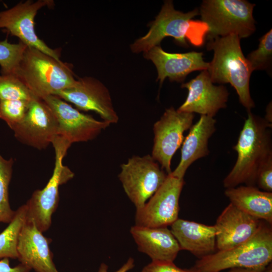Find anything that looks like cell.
Instances as JSON below:
<instances>
[{"label": "cell", "instance_id": "cb8c5ba5", "mask_svg": "<svg viewBox=\"0 0 272 272\" xmlns=\"http://www.w3.org/2000/svg\"><path fill=\"white\" fill-rule=\"evenodd\" d=\"M14 160L6 159L0 154V223L9 224L15 214L9 198V186L11 182Z\"/></svg>", "mask_w": 272, "mask_h": 272}, {"label": "cell", "instance_id": "83f0119b", "mask_svg": "<svg viewBox=\"0 0 272 272\" xmlns=\"http://www.w3.org/2000/svg\"><path fill=\"white\" fill-rule=\"evenodd\" d=\"M258 48L247 56L252 72L266 69L271 61L272 31L269 30L259 39Z\"/></svg>", "mask_w": 272, "mask_h": 272}, {"label": "cell", "instance_id": "4fadbf2b", "mask_svg": "<svg viewBox=\"0 0 272 272\" xmlns=\"http://www.w3.org/2000/svg\"><path fill=\"white\" fill-rule=\"evenodd\" d=\"M54 95L73 104L78 110L96 112L109 124L116 123L118 121L108 89L95 78H80L73 86Z\"/></svg>", "mask_w": 272, "mask_h": 272}, {"label": "cell", "instance_id": "277c9868", "mask_svg": "<svg viewBox=\"0 0 272 272\" xmlns=\"http://www.w3.org/2000/svg\"><path fill=\"white\" fill-rule=\"evenodd\" d=\"M271 260V225L261 221L257 231L248 240L199 258L192 269L195 272H220L234 268L264 269Z\"/></svg>", "mask_w": 272, "mask_h": 272}, {"label": "cell", "instance_id": "603a6c76", "mask_svg": "<svg viewBox=\"0 0 272 272\" xmlns=\"http://www.w3.org/2000/svg\"><path fill=\"white\" fill-rule=\"evenodd\" d=\"M27 219L26 204L15 211L13 219L8 226L0 233V259H17V245L21 229Z\"/></svg>", "mask_w": 272, "mask_h": 272}, {"label": "cell", "instance_id": "9a60e30c", "mask_svg": "<svg viewBox=\"0 0 272 272\" xmlns=\"http://www.w3.org/2000/svg\"><path fill=\"white\" fill-rule=\"evenodd\" d=\"M181 88H186L188 94L178 111L197 113L214 117L219 110L227 106L229 93L223 85H214L207 70L202 71L195 78Z\"/></svg>", "mask_w": 272, "mask_h": 272}, {"label": "cell", "instance_id": "3957f363", "mask_svg": "<svg viewBox=\"0 0 272 272\" xmlns=\"http://www.w3.org/2000/svg\"><path fill=\"white\" fill-rule=\"evenodd\" d=\"M240 39L230 35L209 40L207 48L214 51V56L207 71L213 84H230L241 104L249 111L255 107L249 89L252 72L243 53Z\"/></svg>", "mask_w": 272, "mask_h": 272}, {"label": "cell", "instance_id": "1f68e13d", "mask_svg": "<svg viewBox=\"0 0 272 272\" xmlns=\"http://www.w3.org/2000/svg\"><path fill=\"white\" fill-rule=\"evenodd\" d=\"M134 266V259L130 257L120 268L114 272H127L132 269ZM108 269V266L105 263H102L100 264L97 272H109Z\"/></svg>", "mask_w": 272, "mask_h": 272}, {"label": "cell", "instance_id": "9c48e42d", "mask_svg": "<svg viewBox=\"0 0 272 272\" xmlns=\"http://www.w3.org/2000/svg\"><path fill=\"white\" fill-rule=\"evenodd\" d=\"M194 117L193 113L180 112L171 107L154 124L151 156L167 174L172 172V158L183 142L184 132L192 125Z\"/></svg>", "mask_w": 272, "mask_h": 272}, {"label": "cell", "instance_id": "4316f807", "mask_svg": "<svg viewBox=\"0 0 272 272\" xmlns=\"http://www.w3.org/2000/svg\"><path fill=\"white\" fill-rule=\"evenodd\" d=\"M31 101L0 100V118L13 130L24 118Z\"/></svg>", "mask_w": 272, "mask_h": 272}, {"label": "cell", "instance_id": "5bb4252c", "mask_svg": "<svg viewBox=\"0 0 272 272\" xmlns=\"http://www.w3.org/2000/svg\"><path fill=\"white\" fill-rule=\"evenodd\" d=\"M13 130L21 143L42 150L52 144L57 137L58 123L45 102L36 97L30 101L22 121Z\"/></svg>", "mask_w": 272, "mask_h": 272}, {"label": "cell", "instance_id": "4dcf8cb0", "mask_svg": "<svg viewBox=\"0 0 272 272\" xmlns=\"http://www.w3.org/2000/svg\"><path fill=\"white\" fill-rule=\"evenodd\" d=\"M31 269L20 263L14 267H11L8 258L0 259V272H30Z\"/></svg>", "mask_w": 272, "mask_h": 272}, {"label": "cell", "instance_id": "ba28073f", "mask_svg": "<svg viewBox=\"0 0 272 272\" xmlns=\"http://www.w3.org/2000/svg\"><path fill=\"white\" fill-rule=\"evenodd\" d=\"M167 174L150 155L134 156L121 165L123 188L136 209L142 208L165 181Z\"/></svg>", "mask_w": 272, "mask_h": 272}, {"label": "cell", "instance_id": "d6986e66", "mask_svg": "<svg viewBox=\"0 0 272 272\" xmlns=\"http://www.w3.org/2000/svg\"><path fill=\"white\" fill-rule=\"evenodd\" d=\"M130 233L138 250L154 261L173 262L181 250L167 227L152 228L134 225Z\"/></svg>", "mask_w": 272, "mask_h": 272}, {"label": "cell", "instance_id": "7a4b0ae2", "mask_svg": "<svg viewBox=\"0 0 272 272\" xmlns=\"http://www.w3.org/2000/svg\"><path fill=\"white\" fill-rule=\"evenodd\" d=\"M197 9L183 13L174 9L172 1H165L155 20L150 24L148 32L137 39L131 45L132 52H146L169 36L183 45L201 46L209 31L207 24L193 18L199 15Z\"/></svg>", "mask_w": 272, "mask_h": 272}, {"label": "cell", "instance_id": "2e32d148", "mask_svg": "<svg viewBox=\"0 0 272 272\" xmlns=\"http://www.w3.org/2000/svg\"><path fill=\"white\" fill-rule=\"evenodd\" d=\"M143 54L155 64L158 73L157 81L160 85L166 78L170 81L183 82L190 73L207 70L209 67V62L203 60L202 52L170 53L157 45Z\"/></svg>", "mask_w": 272, "mask_h": 272}, {"label": "cell", "instance_id": "836d02e7", "mask_svg": "<svg viewBox=\"0 0 272 272\" xmlns=\"http://www.w3.org/2000/svg\"><path fill=\"white\" fill-rule=\"evenodd\" d=\"M191 270H192V272H195V271H194V270H193L192 269H191Z\"/></svg>", "mask_w": 272, "mask_h": 272}, {"label": "cell", "instance_id": "52a82bcc", "mask_svg": "<svg viewBox=\"0 0 272 272\" xmlns=\"http://www.w3.org/2000/svg\"><path fill=\"white\" fill-rule=\"evenodd\" d=\"M55 152V163L51 178L42 189H37L27 201V220L32 221L41 232L51 225L52 216L59 200V187L74 176V173L62 163L71 145L56 137L52 143Z\"/></svg>", "mask_w": 272, "mask_h": 272}, {"label": "cell", "instance_id": "30bf717a", "mask_svg": "<svg viewBox=\"0 0 272 272\" xmlns=\"http://www.w3.org/2000/svg\"><path fill=\"white\" fill-rule=\"evenodd\" d=\"M184 179L170 174L158 190L141 208L136 209L135 225L167 227L178 219L179 200Z\"/></svg>", "mask_w": 272, "mask_h": 272}, {"label": "cell", "instance_id": "f1b7e54d", "mask_svg": "<svg viewBox=\"0 0 272 272\" xmlns=\"http://www.w3.org/2000/svg\"><path fill=\"white\" fill-rule=\"evenodd\" d=\"M256 184L263 191L271 192L272 159L259 169L256 177Z\"/></svg>", "mask_w": 272, "mask_h": 272}, {"label": "cell", "instance_id": "6da1fadb", "mask_svg": "<svg viewBox=\"0 0 272 272\" xmlns=\"http://www.w3.org/2000/svg\"><path fill=\"white\" fill-rule=\"evenodd\" d=\"M271 124L264 119L248 111L237 144L233 149L237 159L233 168L225 177V188L237 187L240 184L254 186L259 169L272 159Z\"/></svg>", "mask_w": 272, "mask_h": 272}, {"label": "cell", "instance_id": "8992f818", "mask_svg": "<svg viewBox=\"0 0 272 272\" xmlns=\"http://www.w3.org/2000/svg\"><path fill=\"white\" fill-rule=\"evenodd\" d=\"M255 4L245 0H205L199 11L201 21L209 31L207 38L235 35L240 39L250 36L255 31L253 16Z\"/></svg>", "mask_w": 272, "mask_h": 272}, {"label": "cell", "instance_id": "e0dca14e", "mask_svg": "<svg viewBox=\"0 0 272 272\" xmlns=\"http://www.w3.org/2000/svg\"><path fill=\"white\" fill-rule=\"evenodd\" d=\"M261 222L230 203L215 225L218 250H228L246 241L257 231Z\"/></svg>", "mask_w": 272, "mask_h": 272}, {"label": "cell", "instance_id": "484cf974", "mask_svg": "<svg viewBox=\"0 0 272 272\" xmlns=\"http://www.w3.org/2000/svg\"><path fill=\"white\" fill-rule=\"evenodd\" d=\"M34 98L36 97L17 75H0V100L31 101Z\"/></svg>", "mask_w": 272, "mask_h": 272}, {"label": "cell", "instance_id": "5b68a950", "mask_svg": "<svg viewBox=\"0 0 272 272\" xmlns=\"http://www.w3.org/2000/svg\"><path fill=\"white\" fill-rule=\"evenodd\" d=\"M16 75L35 97L40 99L73 86L77 80L71 64L28 46Z\"/></svg>", "mask_w": 272, "mask_h": 272}, {"label": "cell", "instance_id": "7c38bea8", "mask_svg": "<svg viewBox=\"0 0 272 272\" xmlns=\"http://www.w3.org/2000/svg\"><path fill=\"white\" fill-rule=\"evenodd\" d=\"M42 99L57 119V136L70 145L92 140L110 124L80 112L56 95H50Z\"/></svg>", "mask_w": 272, "mask_h": 272}, {"label": "cell", "instance_id": "f546056e", "mask_svg": "<svg viewBox=\"0 0 272 272\" xmlns=\"http://www.w3.org/2000/svg\"><path fill=\"white\" fill-rule=\"evenodd\" d=\"M141 272H192L177 266L173 262L154 261L144 267Z\"/></svg>", "mask_w": 272, "mask_h": 272}, {"label": "cell", "instance_id": "8fae6325", "mask_svg": "<svg viewBox=\"0 0 272 272\" xmlns=\"http://www.w3.org/2000/svg\"><path fill=\"white\" fill-rule=\"evenodd\" d=\"M53 1L27 0L20 2L11 9L0 11V29H3L28 47L36 48L60 61L58 50L49 47L37 35L35 18L38 11L45 6H51Z\"/></svg>", "mask_w": 272, "mask_h": 272}, {"label": "cell", "instance_id": "7402d4cb", "mask_svg": "<svg viewBox=\"0 0 272 272\" xmlns=\"http://www.w3.org/2000/svg\"><path fill=\"white\" fill-rule=\"evenodd\" d=\"M225 194L240 210L272 225V192L246 185L227 188Z\"/></svg>", "mask_w": 272, "mask_h": 272}, {"label": "cell", "instance_id": "44dd1931", "mask_svg": "<svg viewBox=\"0 0 272 272\" xmlns=\"http://www.w3.org/2000/svg\"><path fill=\"white\" fill-rule=\"evenodd\" d=\"M216 123L214 117L201 115L199 120L191 126L182 143L180 162L171 175L183 178L192 163L209 154L208 141L216 130Z\"/></svg>", "mask_w": 272, "mask_h": 272}, {"label": "cell", "instance_id": "d6a6232c", "mask_svg": "<svg viewBox=\"0 0 272 272\" xmlns=\"http://www.w3.org/2000/svg\"><path fill=\"white\" fill-rule=\"evenodd\" d=\"M228 272H272V268L270 264L264 269L234 268L230 269Z\"/></svg>", "mask_w": 272, "mask_h": 272}, {"label": "cell", "instance_id": "ffe728a7", "mask_svg": "<svg viewBox=\"0 0 272 272\" xmlns=\"http://www.w3.org/2000/svg\"><path fill=\"white\" fill-rule=\"evenodd\" d=\"M170 230L180 249L189 251L199 259L215 252V225L209 226L178 219L171 225Z\"/></svg>", "mask_w": 272, "mask_h": 272}, {"label": "cell", "instance_id": "ac0fdd59", "mask_svg": "<svg viewBox=\"0 0 272 272\" xmlns=\"http://www.w3.org/2000/svg\"><path fill=\"white\" fill-rule=\"evenodd\" d=\"M51 241L32 221L27 219L18 239L17 259L36 272H59L49 247Z\"/></svg>", "mask_w": 272, "mask_h": 272}, {"label": "cell", "instance_id": "d4e9b609", "mask_svg": "<svg viewBox=\"0 0 272 272\" xmlns=\"http://www.w3.org/2000/svg\"><path fill=\"white\" fill-rule=\"evenodd\" d=\"M27 46L21 41L11 43L8 39L0 41L1 75H15Z\"/></svg>", "mask_w": 272, "mask_h": 272}]
</instances>
